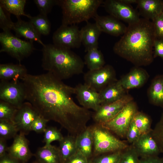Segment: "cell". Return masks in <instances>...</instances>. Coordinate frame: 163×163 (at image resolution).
Segmentation results:
<instances>
[{"label":"cell","mask_w":163,"mask_h":163,"mask_svg":"<svg viewBox=\"0 0 163 163\" xmlns=\"http://www.w3.org/2000/svg\"><path fill=\"white\" fill-rule=\"evenodd\" d=\"M21 81L26 100L40 116L48 121L57 122L69 135L75 137L87 127L91 113L73 100L74 88L48 72L37 75L28 74Z\"/></svg>","instance_id":"obj_1"},{"label":"cell","mask_w":163,"mask_h":163,"mask_svg":"<svg viewBox=\"0 0 163 163\" xmlns=\"http://www.w3.org/2000/svg\"><path fill=\"white\" fill-rule=\"evenodd\" d=\"M156 38L152 21L140 18L128 24L126 32L115 43L113 50L137 66L148 65L153 60V49Z\"/></svg>","instance_id":"obj_2"},{"label":"cell","mask_w":163,"mask_h":163,"mask_svg":"<svg viewBox=\"0 0 163 163\" xmlns=\"http://www.w3.org/2000/svg\"><path fill=\"white\" fill-rule=\"evenodd\" d=\"M42 49V66L62 80L83 73L84 62L71 49L54 44H45Z\"/></svg>","instance_id":"obj_3"},{"label":"cell","mask_w":163,"mask_h":163,"mask_svg":"<svg viewBox=\"0 0 163 163\" xmlns=\"http://www.w3.org/2000/svg\"><path fill=\"white\" fill-rule=\"evenodd\" d=\"M102 0H59L57 5L62 9V25H71L94 18L103 3Z\"/></svg>","instance_id":"obj_4"},{"label":"cell","mask_w":163,"mask_h":163,"mask_svg":"<svg viewBox=\"0 0 163 163\" xmlns=\"http://www.w3.org/2000/svg\"><path fill=\"white\" fill-rule=\"evenodd\" d=\"M91 127L94 151L96 154L122 151L129 146L100 124Z\"/></svg>","instance_id":"obj_5"},{"label":"cell","mask_w":163,"mask_h":163,"mask_svg":"<svg viewBox=\"0 0 163 163\" xmlns=\"http://www.w3.org/2000/svg\"><path fill=\"white\" fill-rule=\"evenodd\" d=\"M33 42L22 40L13 35L10 31H3L0 33L2 46L0 52L7 53L20 62L35 50Z\"/></svg>","instance_id":"obj_6"},{"label":"cell","mask_w":163,"mask_h":163,"mask_svg":"<svg viewBox=\"0 0 163 163\" xmlns=\"http://www.w3.org/2000/svg\"><path fill=\"white\" fill-rule=\"evenodd\" d=\"M137 111L136 105L132 100L126 104L113 119L100 125L120 137H126L130 125Z\"/></svg>","instance_id":"obj_7"},{"label":"cell","mask_w":163,"mask_h":163,"mask_svg":"<svg viewBox=\"0 0 163 163\" xmlns=\"http://www.w3.org/2000/svg\"><path fill=\"white\" fill-rule=\"evenodd\" d=\"M84 79L85 84L98 92L117 81L115 70L109 65L97 69L89 70L85 74Z\"/></svg>","instance_id":"obj_8"},{"label":"cell","mask_w":163,"mask_h":163,"mask_svg":"<svg viewBox=\"0 0 163 163\" xmlns=\"http://www.w3.org/2000/svg\"><path fill=\"white\" fill-rule=\"evenodd\" d=\"M53 44L71 49L80 47L82 43L81 30L75 24L61 25L54 33Z\"/></svg>","instance_id":"obj_9"},{"label":"cell","mask_w":163,"mask_h":163,"mask_svg":"<svg viewBox=\"0 0 163 163\" xmlns=\"http://www.w3.org/2000/svg\"><path fill=\"white\" fill-rule=\"evenodd\" d=\"M103 4L110 15L128 24L136 22L140 18L138 11L122 0H106L103 1Z\"/></svg>","instance_id":"obj_10"},{"label":"cell","mask_w":163,"mask_h":163,"mask_svg":"<svg viewBox=\"0 0 163 163\" xmlns=\"http://www.w3.org/2000/svg\"><path fill=\"white\" fill-rule=\"evenodd\" d=\"M0 99L19 107L26 100V93L24 84L18 81H1Z\"/></svg>","instance_id":"obj_11"},{"label":"cell","mask_w":163,"mask_h":163,"mask_svg":"<svg viewBox=\"0 0 163 163\" xmlns=\"http://www.w3.org/2000/svg\"><path fill=\"white\" fill-rule=\"evenodd\" d=\"M133 100L130 95L126 94L123 98L115 102L101 105L92 115L94 120L102 124L111 120L128 103Z\"/></svg>","instance_id":"obj_12"},{"label":"cell","mask_w":163,"mask_h":163,"mask_svg":"<svg viewBox=\"0 0 163 163\" xmlns=\"http://www.w3.org/2000/svg\"><path fill=\"white\" fill-rule=\"evenodd\" d=\"M39 116V114L30 103L24 102L18 108L13 122L20 133L27 135L31 131L30 128L33 122Z\"/></svg>","instance_id":"obj_13"},{"label":"cell","mask_w":163,"mask_h":163,"mask_svg":"<svg viewBox=\"0 0 163 163\" xmlns=\"http://www.w3.org/2000/svg\"><path fill=\"white\" fill-rule=\"evenodd\" d=\"M74 88L75 94L82 107L94 111L99 108L101 104L98 92L85 83L79 84Z\"/></svg>","instance_id":"obj_14"},{"label":"cell","mask_w":163,"mask_h":163,"mask_svg":"<svg viewBox=\"0 0 163 163\" xmlns=\"http://www.w3.org/2000/svg\"><path fill=\"white\" fill-rule=\"evenodd\" d=\"M93 18L102 32L111 35H123L127 29L120 20L110 15L100 16L97 14Z\"/></svg>","instance_id":"obj_15"},{"label":"cell","mask_w":163,"mask_h":163,"mask_svg":"<svg viewBox=\"0 0 163 163\" xmlns=\"http://www.w3.org/2000/svg\"><path fill=\"white\" fill-rule=\"evenodd\" d=\"M132 145L141 158L158 156L161 153L157 144L150 133L141 134Z\"/></svg>","instance_id":"obj_16"},{"label":"cell","mask_w":163,"mask_h":163,"mask_svg":"<svg viewBox=\"0 0 163 163\" xmlns=\"http://www.w3.org/2000/svg\"><path fill=\"white\" fill-rule=\"evenodd\" d=\"M25 135L20 133L14 138L11 145L8 147V154L19 161L24 162L31 157L32 154L29 147L28 142Z\"/></svg>","instance_id":"obj_17"},{"label":"cell","mask_w":163,"mask_h":163,"mask_svg":"<svg viewBox=\"0 0 163 163\" xmlns=\"http://www.w3.org/2000/svg\"><path fill=\"white\" fill-rule=\"evenodd\" d=\"M17 21L14 23L12 28L18 37H23L29 41H35L42 45L44 44L41 40V34L30 22L22 20L20 17L17 18Z\"/></svg>","instance_id":"obj_18"},{"label":"cell","mask_w":163,"mask_h":163,"mask_svg":"<svg viewBox=\"0 0 163 163\" xmlns=\"http://www.w3.org/2000/svg\"><path fill=\"white\" fill-rule=\"evenodd\" d=\"M81 32L82 43L85 46V52L98 48V40L102 32L95 23L87 22Z\"/></svg>","instance_id":"obj_19"},{"label":"cell","mask_w":163,"mask_h":163,"mask_svg":"<svg viewBox=\"0 0 163 163\" xmlns=\"http://www.w3.org/2000/svg\"><path fill=\"white\" fill-rule=\"evenodd\" d=\"M148 78L147 72L145 70L137 66L118 81L126 90L142 86L146 81Z\"/></svg>","instance_id":"obj_20"},{"label":"cell","mask_w":163,"mask_h":163,"mask_svg":"<svg viewBox=\"0 0 163 163\" xmlns=\"http://www.w3.org/2000/svg\"><path fill=\"white\" fill-rule=\"evenodd\" d=\"M137 8L139 15L152 21L163 12V1L138 0Z\"/></svg>","instance_id":"obj_21"},{"label":"cell","mask_w":163,"mask_h":163,"mask_svg":"<svg viewBox=\"0 0 163 163\" xmlns=\"http://www.w3.org/2000/svg\"><path fill=\"white\" fill-rule=\"evenodd\" d=\"M126 90L118 80L110 84L98 92L101 105L120 100L126 94Z\"/></svg>","instance_id":"obj_22"},{"label":"cell","mask_w":163,"mask_h":163,"mask_svg":"<svg viewBox=\"0 0 163 163\" xmlns=\"http://www.w3.org/2000/svg\"><path fill=\"white\" fill-rule=\"evenodd\" d=\"M27 74L25 66L21 64L7 63L0 65L1 81L21 80Z\"/></svg>","instance_id":"obj_23"},{"label":"cell","mask_w":163,"mask_h":163,"mask_svg":"<svg viewBox=\"0 0 163 163\" xmlns=\"http://www.w3.org/2000/svg\"><path fill=\"white\" fill-rule=\"evenodd\" d=\"M76 145L77 151L88 158L91 156L93 146L91 127H87L76 137Z\"/></svg>","instance_id":"obj_24"},{"label":"cell","mask_w":163,"mask_h":163,"mask_svg":"<svg viewBox=\"0 0 163 163\" xmlns=\"http://www.w3.org/2000/svg\"><path fill=\"white\" fill-rule=\"evenodd\" d=\"M150 102L163 108V75L156 76L152 81L148 91Z\"/></svg>","instance_id":"obj_25"},{"label":"cell","mask_w":163,"mask_h":163,"mask_svg":"<svg viewBox=\"0 0 163 163\" xmlns=\"http://www.w3.org/2000/svg\"><path fill=\"white\" fill-rule=\"evenodd\" d=\"M35 156L40 163H61L58 148L51 144L39 148Z\"/></svg>","instance_id":"obj_26"},{"label":"cell","mask_w":163,"mask_h":163,"mask_svg":"<svg viewBox=\"0 0 163 163\" xmlns=\"http://www.w3.org/2000/svg\"><path fill=\"white\" fill-rule=\"evenodd\" d=\"M61 163H65L77 151L76 137L70 135L64 137L58 147Z\"/></svg>","instance_id":"obj_27"},{"label":"cell","mask_w":163,"mask_h":163,"mask_svg":"<svg viewBox=\"0 0 163 163\" xmlns=\"http://www.w3.org/2000/svg\"><path fill=\"white\" fill-rule=\"evenodd\" d=\"M84 62L89 70L101 68L105 64L103 55L98 48L92 49L87 52L85 56Z\"/></svg>","instance_id":"obj_28"},{"label":"cell","mask_w":163,"mask_h":163,"mask_svg":"<svg viewBox=\"0 0 163 163\" xmlns=\"http://www.w3.org/2000/svg\"><path fill=\"white\" fill-rule=\"evenodd\" d=\"M26 2V0H0V5L17 18L23 15L29 18L30 15L26 14L24 12Z\"/></svg>","instance_id":"obj_29"},{"label":"cell","mask_w":163,"mask_h":163,"mask_svg":"<svg viewBox=\"0 0 163 163\" xmlns=\"http://www.w3.org/2000/svg\"><path fill=\"white\" fill-rule=\"evenodd\" d=\"M30 21L41 35H48L51 30V23L47 16L40 14L38 15L29 18Z\"/></svg>","instance_id":"obj_30"},{"label":"cell","mask_w":163,"mask_h":163,"mask_svg":"<svg viewBox=\"0 0 163 163\" xmlns=\"http://www.w3.org/2000/svg\"><path fill=\"white\" fill-rule=\"evenodd\" d=\"M133 121L141 134L150 133L152 130L151 120L145 114L138 111L134 115Z\"/></svg>","instance_id":"obj_31"},{"label":"cell","mask_w":163,"mask_h":163,"mask_svg":"<svg viewBox=\"0 0 163 163\" xmlns=\"http://www.w3.org/2000/svg\"><path fill=\"white\" fill-rule=\"evenodd\" d=\"M18 131L13 122L6 120H0V138L5 140L14 138Z\"/></svg>","instance_id":"obj_32"},{"label":"cell","mask_w":163,"mask_h":163,"mask_svg":"<svg viewBox=\"0 0 163 163\" xmlns=\"http://www.w3.org/2000/svg\"><path fill=\"white\" fill-rule=\"evenodd\" d=\"M18 108L5 101H0V120L13 122Z\"/></svg>","instance_id":"obj_33"},{"label":"cell","mask_w":163,"mask_h":163,"mask_svg":"<svg viewBox=\"0 0 163 163\" xmlns=\"http://www.w3.org/2000/svg\"><path fill=\"white\" fill-rule=\"evenodd\" d=\"M150 133L157 144L160 152L163 154V112L159 121Z\"/></svg>","instance_id":"obj_34"},{"label":"cell","mask_w":163,"mask_h":163,"mask_svg":"<svg viewBox=\"0 0 163 163\" xmlns=\"http://www.w3.org/2000/svg\"><path fill=\"white\" fill-rule=\"evenodd\" d=\"M44 133L43 141L45 143V145L51 144V143L54 141L59 142L64 138L60 132L57 128L53 127H46Z\"/></svg>","instance_id":"obj_35"},{"label":"cell","mask_w":163,"mask_h":163,"mask_svg":"<svg viewBox=\"0 0 163 163\" xmlns=\"http://www.w3.org/2000/svg\"><path fill=\"white\" fill-rule=\"evenodd\" d=\"M14 23L11 19V14L0 5V27L3 31L9 32L12 28Z\"/></svg>","instance_id":"obj_36"},{"label":"cell","mask_w":163,"mask_h":163,"mask_svg":"<svg viewBox=\"0 0 163 163\" xmlns=\"http://www.w3.org/2000/svg\"><path fill=\"white\" fill-rule=\"evenodd\" d=\"M122 152L120 163H140L139 156L132 145Z\"/></svg>","instance_id":"obj_37"},{"label":"cell","mask_w":163,"mask_h":163,"mask_svg":"<svg viewBox=\"0 0 163 163\" xmlns=\"http://www.w3.org/2000/svg\"><path fill=\"white\" fill-rule=\"evenodd\" d=\"M122 151H117L97 158L89 163H120Z\"/></svg>","instance_id":"obj_38"},{"label":"cell","mask_w":163,"mask_h":163,"mask_svg":"<svg viewBox=\"0 0 163 163\" xmlns=\"http://www.w3.org/2000/svg\"><path fill=\"white\" fill-rule=\"evenodd\" d=\"M34 2L38 8L40 14L47 16L53 7L57 5V0H34Z\"/></svg>","instance_id":"obj_39"},{"label":"cell","mask_w":163,"mask_h":163,"mask_svg":"<svg viewBox=\"0 0 163 163\" xmlns=\"http://www.w3.org/2000/svg\"><path fill=\"white\" fill-rule=\"evenodd\" d=\"M141 135L135 125L133 120L127 130L126 137L129 142L133 144L139 138Z\"/></svg>","instance_id":"obj_40"},{"label":"cell","mask_w":163,"mask_h":163,"mask_svg":"<svg viewBox=\"0 0 163 163\" xmlns=\"http://www.w3.org/2000/svg\"><path fill=\"white\" fill-rule=\"evenodd\" d=\"M49 121L40 116H39L32 124L30 130L37 133H44L46 130V124Z\"/></svg>","instance_id":"obj_41"},{"label":"cell","mask_w":163,"mask_h":163,"mask_svg":"<svg viewBox=\"0 0 163 163\" xmlns=\"http://www.w3.org/2000/svg\"><path fill=\"white\" fill-rule=\"evenodd\" d=\"M152 21L156 38L163 39V12Z\"/></svg>","instance_id":"obj_42"},{"label":"cell","mask_w":163,"mask_h":163,"mask_svg":"<svg viewBox=\"0 0 163 163\" xmlns=\"http://www.w3.org/2000/svg\"><path fill=\"white\" fill-rule=\"evenodd\" d=\"M153 47V57H160L163 59V39L156 38L155 40Z\"/></svg>","instance_id":"obj_43"},{"label":"cell","mask_w":163,"mask_h":163,"mask_svg":"<svg viewBox=\"0 0 163 163\" xmlns=\"http://www.w3.org/2000/svg\"><path fill=\"white\" fill-rule=\"evenodd\" d=\"M88 159L82 154L77 151L65 163H89Z\"/></svg>","instance_id":"obj_44"},{"label":"cell","mask_w":163,"mask_h":163,"mask_svg":"<svg viewBox=\"0 0 163 163\" xmlns=\"http://www.w3.org/2000/svg\"><path fill=\"white\" fill-rule=\"evenodd\" d=\"M140 163H163V158H160L158 156L141 158Z\"/></svg>","instance_id":"obj_45"},{"label":"cell","mask_w":163,"mask_h":163,"mask_svg":"<svg viewBox=\"0 0 163 163\" xmlns=\"http://www.w3.org/2000/svg\"><path fill=\"white\" fill-rule=\"evenodd\" d=\"M6 140L0 138V158L5 156L6 152L8 151Z\"/></svg>","instance_id":"obj_46"},{"label":"cell","mask_w":163,"mask_h":163,"mask_svg":"<svg viewBox=\"0 0 163 163\" xmlns=\"http://www.w3.org/2000/svg\"><path fill=\"white\" fill-rule=\"evenodd\" d=\"M19 162L8 154L0 158V163H19Z\"/></svg>","instance_id":"obj_47"},{"label":"cell","mask_w":163,"mask_h":163,"mask_svg":"<svg viewBox=\"0 0 163 163\" xmlns=\"http://www.w3.org/2000/svg\"><path fill=\"white\" fill-rule=\"evenodd\" d=\"M124 3L129 5L131 4H137L138 2V0H122Z\"/></svg>","instance_id":"obj_48"},{"label":"cell","mask_w":163,"mask_h":163,"mask_svg":"<svg viewBox=\"0 0 163 163\" xmlns=\"http://www.w3.org/2000/svg\"><path fill=\"white\" fill-rule=\"evenodd\" d=\"M33 163H40L38 161H35L33 162Z\"/></svg>","instance_id":"obj_49"}]
</instances>
